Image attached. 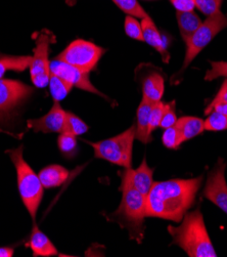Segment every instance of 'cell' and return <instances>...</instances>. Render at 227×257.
Masks as SVG:
<instances>
[{
  "label": "cell",
  "mask_w": 227,
  "mask_h": 257,
  "mask_svg": "<svg viewBox=\"0 0 227 257\" xmlns=\"http://www.w3.org/2000/svg\"><path fill=\"white\" fill-rule=\"evenodd\" d=\"M56 38L49 31H43L38 34L36 40V47L34 55L30 63L31 80L36 87L43 88L49 82L50 69L48 55L50 50V44L55 43Z\"/></svg>",
  "instance_id": "obj_8"
},
{
  "label": "cell",
  "mask_w": 227,
  "mask_h": 257,
  "mask_svg": "<svg viewBox=\"0 0 227 257\" xmlns=\"http://www.w3.org/2000/svg\"><path fill=\"white\" fill-rule=\"evenodd\" d=\"M177 12H192L195 8L194 0H170Z\"/></svg>",
  "instance_id": "obj_33"
},
{
  "label": "cell",
  "mask_w": 227,
  "mask_h": 257,
  "mask_svg": "<svg viewBox=\"0 0 227 257\" xmlns=\"http://www.w3.org/2000/svg\"><path fill=\"white\" fill-rule=\"evenodd\" d=\"M172 245H177L190 257H216L210 236L199 209L186 212L179 226H168Z\"/></svg>",
  "instance_id": "obj_2"
},
{
  "label": "cell",
  "mask_w": 227,
  "mask_h": 257,
  "mask_svg": "<svg viewBox=\"0 0 227 257\" xmlns=\"http://www.w3.org/2000/svg\"><path fill=\"white\" fill-rule=\"evenodd\" d=\"M113 2L122 12L128 16L138 19H144L148 16L137 0H113Z\"/></svg>",
  "instance_id": "obj_23"
},
{
  "label": "cell",
  "mask_w": 227,
  "mask_h": 257,
  "mask_svg": "<svg viewBox=\"0 0 227 257\" xmlns=\"http://www.w3.org/2000/svg\"><path fill=\"white\" fill-rule=\"evenodd\" d=\"M49 69H50V73L56 74L57 76L61 77V78H63L73 86H76L85 91L92 92L107 98V96L104 93L100 92L98 89H96L92 85L89 79V73L83 72L82 70L76 68L68 63H65L57 58L56 60L49 63Z\"/></svg>",
  "instance_id": "obj_11"
},
{
  "label": "cell",
  "mask_w": 227,
  "mask_h": 257,
  "mask_svg": "<svg viewBox=\"0 0 227 257\" xmlns=\"http://www.w3.org/2000/svg\"><path fill=\"white\" fill-rule=\"evenodd\" d=\"M155 102L150 101L146 97L142 96V99L140 101V104L137 108V113H136V132H135V139H137L139 142L142 144H148L151 141H153V138L149 137L147 134L148 130V121H149V115L150 111L153 109Z\"/></svg>",
  "instance_id": "obj_15"
},
{
  "label": "cell",
  "mask_w": 227,
  "mask_h": 257,
  "mask_svg": "<svg viewBox=\"0 0 227 257\" xmlns=\"http://www.w3.org/2000/svg\"><path fill=\"white\" fill-rule=\"evenodd\" d=\"M218 100H224L227 101V79L224 80V82L222 83L218 93L216 94V96L214 97V99H212L211 102L214 101H218Z\"/></svg>",
  "instance_id": "obj_35"
},
{
  "label": "cell",
  "mask_w": 227,
  "mask_h": 257,
  "mask_svg": "<svg viewBox=\"0 0 227 257\" xmlns=\"http://www.w3.org/2000/svg\"><path fill=\"white\" fill-rule=\"evenodd\" d=\"M66 120H67V131L66 133H70L76 137L82 136L88 132L89 127L87 124L81 120L77 115L72 112L66 111Z\"/></svg>",
  "instance_id": "obj_25"
},
{
  "label": "cell",
  "mask_w": 227,
  "mask_h": 257,
  "mask_svg": "<svg viewBox=\"0 0 227 257\" xmlns=\"http://www.w3.org/2000/svg\"><path fill=\"white\" fill-rule=\"evenodd\" d=\"M124 28H125V32H126V34H127L128 37L138 40V41H144L141 23H139L136 18L131 17V16L126 17Z\"/></svg>",
  "instance_id": "obj_28"
},
{
  "label": "cell",
  "mask_w": 227,
  "mask_h": 257,
  "mask_svg": "<svg viewBox=\"0 0 227 257\" xmlns=\"http://www.w3.org/2000/svg\"><path fill=\"white\" fill-rule=\"evenodd\" d=\"M162 143L167 149H170V150L178 149V147L181 145L179 133L175 125L172 127L166 128L162 137Z\"/></svg>",
  "instance_id": "obj_30"
},
{
  "label": "cell",
  "mask_w": 227,
  "mask_h": 257,
  "mask_svg": "<svg viewBox=\"0 0 227 257\" xmlns=\"http://www.w3.org/2000/svg\"><path fill=\"white\" fill-rule=\"evenodd\" d=\"M29 245L34 256H54L58 254L55 245L41 232L36 224L33 225Z\"/></svg>",
  "instance_id": "obj_18"
},
{
  "label": "cell",
  "mask_w": 227,
  "mask_h": 257,
  "mask_svg": "<svg viewBox=\"0 0 227 257\" xmlns=\"http://www.w3.org/2000/svg\"><path fill=\"white\" fill-rule=\"evenodd\" d=\"M15 250L9 247H0V257H12Z\"/></svg>",
  "instance_id": "obj_36"
},
{
  "label": "cell",
  "mask_w": 227,
  "mask_h": 257,
  "mask_svg": "<svg viewBox=\"0 0 227 257\" xmlns=\"http://www.w3.org/2000/svg\"><path fill=\"white\" fill-rule=\"evenodd\" d=\"M29 128H32L34 133L43 134H63L67 131L66 111L62 109L59 101L55 104L46 115L38 119H29L27 121Z\"/></svg>",
  "instance_id": "obj_12"
},
{
  "label": "cell",
  "mask_w": 227,
  "mask_h": 257,
  "mask_svg": "<svg viewBox=\"0 0 227 257\" xmlns=\"http://www.w3.org/2000/svg\"><path fill=\"white\" fill-rule=\"evenodd\" d=\"M227 130V116H224L218 112L212 111L208 114L207 119L204 121L205 132H223Z\"/></svg>",
  "instance_id": "obj_24"
},
{
  "label": "cell",
  "mask_w": 227,
  "mask_h": 257,
  "mask_svg": "<svg viewBox=\"0 0 227 257\" xmlns=\"http://www.w3.org/2000/svg\"><path fill=\"white\" fill-rule=\"evenodd\" d=\"M154 171L155 169L150 168L147 165L146 159L144 158L137 169H125L123 172L120 173L128 179L133 188H135L139 193L146 197L155 183L153 179Z\"/></svg>",
  "instance_id": "obj_13"
},
{
  "label": "cell",
  "mask_w": 227,
  "mask_h": 257,
  "mask_svg": "<svg viewBox=\"0 0 227 257\" xmlns=\"http://www.w3.org/2000/svg\"><path fill=\"white\" fill-rule=\"evenodd\" d=\"M106 50L96 44L78 39L70 43L57 59L68 63L83 72L90 73L98 64Z\"/></svg>",
  "instance_id": "obj_7"
},
{
  "label": "cell",
  "mask_w": 227,
  "mask_h": 257,
  "mask_svg": "<svg viewBox=\"0 0 227 257\" xmlns=\"http://www.w3.org/2000/svg\"><path fill=\"white\" fill-rule=\"evenodd\" d=\"M40 182L44 189H52L62 186L69 176V171L61 165H49L39 173Z\"/></svg>",
  "instance_id": "obj_17"
},
{
  "label": "cell",
  "mask_w": 227,
  "mask_h": 257,
  "mask_svg": "<svg viewBox=\"0 0 227 257\" xmlns=\"http://www.w3.org/2000/svg\"><path fill=\"white\" fill-rule=\"evenodd\" d=\"M212 111H215V112H218V113H220L224 116H227V101L218 100V101L211 102V104L207 107V109L205 111V114L208 115Z\"/></svg>",
  "instance_id": "obj_34"
},
{
  "label": "cell",
  "mask_w": 227,
  "mask_h": 257,
  "mask_svg": "<svg viewBox=\"0 0 227 257\" xmlns=\"http://www.w3.org/2000/svg\"><path fill=\"white\" fill-rule=\"evenodd\" d=\"M176 101L172 100L168 104H166V108L163 114V118L160 124V127L163 128V130H166V128L172 127L177 122L178 118L177 115H176Z\"/></svg>",
  "instance_id": "obj_31"
},
{
  "label": "cell",
  "mask_w": 227,
  "mask_h": 257,
  "mask_svg": "<svg viewBox=\"0 0 227 257\" xmlns=\"http://www.w3.org/2000/svg\"><path fill=\"white\" fill-rule=\"evenodd\" d=\"M165 90V81L160 74H150L142 82L143 96L153 102L162 100Z\"/></svg>",
  "instance_id": "obj_20"
},
{
  "label": "cell",
  "mask_w": 227,
  "mask_h": 257,
  "mask_svg": "<svg viewBox=\"0 0 227 257\" xmlns=\"http://www.w3.org/2000/svg\"><path fill=\"white\" fill-rule=\"evenodd\" d=\"M141 27H142L144 42H146L150 46H153L154 48H156L161 54V56L163 58V61L165 63H168V61L170 59V55L166 49L165 43L162 39V36H161L159 30L157 29L155 23L153 22V20L149 18V16L142 19Z\"/></svg>",
  "instance_id": "obj_14"
},
{
  "label": "cell",
  "mask_w": 227,
  "mask_h": 257,
  "mask_svg": "<svg viewBox=\"0 0 227 257\" xmlns=\"http://www.w3.org/2000/svg\"><path fill=\"white\" fill-rule=\"evenodd\" d=\"M176 19H177L180 35L185 43L190 39V37L199 28L201 23H203L193 11L177 12L176 13Z\"/></svg>",
  "instance_id": "obj_19"
},
{
  "label": "cell",
  "mask_w": 227,
  "mask_h": 257,
  "mask_svg": "<svg viewBox=\"0 0 227 257\" xmlns=\"http://www.w3.org/2000/svg\"><path fill=\"white\" fill-rule=\"evenodd\" d=\"M211 68L206 72L205 80L212 81L220 77L227 78V62H210Z\"/></svg>",
  "instance_id": "obj_32"
},
{
  "label": "cell",
  "mask_w": 227,
  "mask_h": 257,
  "mask_svg": "<svg viewBox=\"0 0 227 257\" xmlns=\"http://www.w3.org/2000/svg\"><path fill=\"white\" fill-rule=\"evenodd\" d=\"M135 132L136 126L132 125L127 131L114 138L95 143L89 141L84 142L92 147L96 158L122 166L125 169H129L132 166V151Z\"/></svg>",
  "instance_id": "obj_5"
},
{
  "label": "cell",
  "mask_w": 227,
  "mask_h": 257,
  "mask_svg": "<svg viewBox=\"0 0 227 257\" xmlns=\"http://www.w3.org/2000/svg\"><path fill=\"white\" fill-rule=\"evenodd\" d=\"M176 128L179 133L181 144L189 141L200 134H203L204 131V120L193 117V116H183L180 117L175 124Z\"/></svg>",
  "instance_id": "obj_16"
},
{
  "label": "cell",
  "mask_w": 227,
  "mask_h": 257,
  "mask_svg": "<svg viewBox=\"0 0 227 257\" xmlns=\"http://www.w3.org/2000/svg\"><path fill=\"white\" fill-rule=\"evenodd\" d=\"M23 146L18 149L10 150L7 153L15 165L18 176V187L22 201L26 206L31 217L35 219L39 205L42 201L44 188L39 176L34 172L30 165L23 157Z\"/></svg>",
  "instance_id": "obj_4"
},
{
  "label": "cell",
  "mask_w": 227,
  "mask_h": 257,
  "mask_svg": "<svg viewBox=\"0 0 227 257\" xmlns=\"http://www.w3.org/2000/svg\"><path fill=\"white\" fill-rule=\"evenodd\" d=\"M33 93V88L17 80L0 79V120L11 113Z\"/></svg>",
  "instance_id": "obj_9"
},
{
  "label": "cell",
  "mask_w": 227,
  "mask_h": 257,
  "mask_svg": "<svg viewBox=\"0 0 227 257\" xmlns=\"http://www.w3.org/2000/svg\"><path fill=\"white\" fill-rule=\"evenodd\" d=\"M166 108V104L163 102L162 100L155 102L153 109L150 111V115H149V121H148V130H147V134L149 137H151V134H153L158 127H160L162 118H163V114Z\"/></svg>",
  "instance_id": "obj_27"
},
{
  "label": "cell",
  "mask_w": 227,
  "mask_h": 257,
  "mask_svg": "<svg viewBox=\"0 0 227 257\" xmlns=\"http://www.w3.org/2000/svg\"><path fill=\"white\" fill-rule=\"evenodd\" d=\"M204 176L155 182L146 196V217L181 222L193 206Z\"/></svg>",
  "instance_id": "obj_1"
},
{
  "label": "cell",
  "mask_w": 227,
  "mask_h": 257,
  "mask_svg": "<svg viewBox=\"0 0 227 257\" xmlns=\"http://www.w3.org/2000/svg\"><path fill=\"white\" fill-rule=\"evenodd\" d=\"M32 57H12V56H0V79H3L7 71L22 72L29 68Z\"/></svg>",
  "instance_id": "obj_21"
},
{
  "label": "cell",
  "mask_w": 227,
  "mask_h": 257,
  "mask_svg": "<svg viewBox=\"0 0 227 257\" xmlns=\"http://www.w3.org/2000/svg\"><path fill=\"white\" fill-rule=\"evenodd\" d=\"M58 145L64 156L73 157L77 151V137L70 133H63L59 137Z\"/></svg>",
  "instance_id": "obj_26"
},
{
  "label": "cell",
  "mask_w": 227,
  "mask_h": 257,
  "mask_svg": "<svg viewBox=\"0 0 227 257\" xmlns=\"http://www.w3.org/2000/svg\"><path fill=\"white\" fill-rule=\"evenodd\" d=\"M225 28H227V17L221 12L208 17L204 23H201L199 28L185 43V58L182 68L178 72L177 76L181 75L186 70V68H188L190 63L198 56L200 51L214 39L217 34H219Z\"/></svg>",
  "instance_id": "obj_6"
},
{
  "label": "cell",
  "mask_w": 227,
  "mask_h": 257,
  "mask_svg": "<svg viewBox=\"0 0 227 257\" xmlns=\"http://www.w3.org/2000/svg\"><path fill=\"white\" fill-rule=\"evenodd\" d=\"M195 8L207 17L220 13L223 0H194Z\"/></svg>",
  "instance_id": "obj_29"
},
{
  "label": "cell",
  "mask_w": 227,
  "mask_h": 257,
  "mask_svg": "<svg viewBox=\"0 0 227 257\" xmlns=\"http://www.w3.org/2000/svg\"><path fill=\"white\" fill-rule=\"evenodd\" d=\"M146 2H155V0H146Z\"/></svg>",
  "instance_id": "obj_37"
},
{
  "label": "cell",
  "mask_w": 227,
  "mask_h": 257,
  "mask_svg": "<svg viewBox=\"0 0 227 257\" xmlns=\"http://www.w3.org/2000/svg\"><path fill=\"white\" fill-rule=\"evenodd\" d=\"M49 88H50V93H52V96L54 97L55 101H60L64 99L71 91L73 85L64 80L61 77L57 76L54 73H50L49 77Z\"/></svg>",
  "instance_id": "obj_22"
},
{
  "label": "cell",
  "mask_w": 227,
  "mask_h": 257,
  "mask_svg": "<svg viewBox=\"0 0 227 257\" xmlns=\"http://www.w3.org/2000/svg\"><path fill=\"white\" fill-rule=\"evenodd\" d=\"M122 201L118 210L112 214L122 227L129 229L131 239L141 242L143 238V221L146 217V197L131 186L121 174Z\"/></svg>",
  "instance_id": "obj_3"
},
{
  "label": "cell",
  "mask_w": 227,
  "mask_h": 257,
  "mask_svg": "<svg viewBox=\"0 0 227 257\" xmlns=\"http://www.w3.org/2000/svg\"><path fill=\"white\" fill-rule=\"evenodd\" d=\"M226 164L222 159L210 171L203 191V196L215 204L227 215V183L225 179Z\"/></svg>",
  "instance_id": "obj_10"
}]
</instances>
